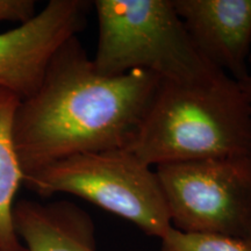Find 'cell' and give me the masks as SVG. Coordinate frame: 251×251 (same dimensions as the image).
Segmentation results:
<instances>
[{
	"label": "cell",
	"instance_id": "6da1fadb",
	"mask_svg": "<svg viewBox=\"0 0 251 251\" xmlns=\"http://www.w3.org/2000/svg\"><path fill=\"white\" fill-rule=\"evenodd\" d=\"M161 84L147 70L103 76L78 36L67 41L15 113L13 139L24 178L70 156L127 149Z\"/></svg>",
	"mask_w": 251,
	"mask_h": 251
},
{
	"label": "cell",
	"instance_id": "7a4b0ae2",
	"mask_svg": "<svg viewBox=\"0 0 251 251\" xmlns=\"http://www.w3.org/2000/svg\"><path fill=\"white\" fill-rule=\"evenodd\" d=\"M127 149L149 166L251 155V103L225 72L197 83L162 80Z\"/></svg>",
	"mask_w": 251,
	"mask_h": 251
},
{
	"label": "cell",
	"instance_id": "3957f363",
	"mask_svg": "<svg viewBox=\"0 0 251 251\" xmlns=\"http://www.w3.org/2000/svg\"><path fill=\"white\" fill-rule=\"evenodd\" d=\"M96 70L120 76L147 70L162 80L197 83L220 74L193 45L174 0H96Z\"/></svg>",
	"mask_w": 251,
	"mask_h": 251
},
{
	"label": "cell",
	"instance_id": "277c9868",
	"mask_svg": "<svg viewBox=\"0 0 251 251\" xmlns=\"http://www.w3.org/2000/svg\"><path fill=\"white\" fill-rule=\"evenodd\" d=\"M24 185L42 198H81L159 240L172 228L156 171L128 149L67 157L25 177Z\"/></svg>",
	"mask_w": 251,
	"mask_h": 251
},
{
	"label": "cell",
	"instance_id": "5b68a950",
	"mask_svg": "<svg viewBox=\"0 0 251 251\" xmlns=\"http://www.w3.org/2000/svg\"><path fill=\"white\" fill-rule=\"evenodd\" d=\"M172 227L251 246V155L156 166Z\"/></svg>",
	"mask_w": 251,
	"mask_h": 251
},
{
	"label": "cell",
	"instance_id": "8992f818",
	"mask_svg": "<svg viewBox=\"0 0 251 251\" xmlns=\"http://www.w3.org/2000/svg\"><path fill=\"white\" fill-rule=\"evenodd\" d=\"M93 2L50 0L35 17L0 33V89L21 101L36 92L58 49L87 25Z\"/></svg>",
	"mask_w": 251,
	"mask_h": 251
},
{
	"label": "cell",
	"instance_id": "52a82bcc",
	"mask_svg": "<svg viewBox=\"0 0 251 251\" xmlns=\"http://www.w3.org/2000/svg\"><path fill=\"white\" fill-rule=\"evenodd\" d=\"M193 45L238 83L249 75L251 0H174Z\"/></svg>",
	"mask_w": 251,
	"mask_h": 251
},
{
	"label": "cell",
	"instance_id": "ba28073f",
	"mask_svg": "<svg viewBox=\"0 0 251 251\" xmlns=\"http://www.w3.org/2000/svg\"><path fill=\"white\" fill-rule=\"evenodd\" d=\"M13 224L27 251H98L92 216L68 200L15 201Z\"/></svg>",
	"mask_w": 251,
	"mask_h": 251
},
{
	"label": "cell",
	"instance_id": "9c48e42d",
	"mask_svg": "<svg viewBox=\"0 0 251 251\" xmlns=\"http://www.w3.org/2000/svg\"><path fill=\"white\" fill-rule=\"evenodd\" d=\"M20 98L0 89V248L2 251H27L15 233L13 207L24 185V174L13 139L15 113Z\"/></svg>",
	"mask_w": 251,
	"mask_h": 251
},
{
	"label": "cell",
	"instance_id": "30bf717a",
	"mask_svg": "<svg viewBox=\"0 0 251 251\" xmlns=\"http://www.w3.org/2000/svg\"><path fill=\"white\" fill-rule=\"evenodd\" d=\"M161 251H251V246L216 235L183 233L172 227L161 240Z\"/></svg>",
	"mask_w": 251,
	"mask_h": 251
},
{
	"label": "cell",
	"instance_id": "8fae6325",
	"mask_svg": "<svg viewBox=\"0 0 251 251\" xmlns=\"http://www.w3.org/2000/svg\"><path fill=\"white\" fill-rule=\"evenodd\" d=\"M36 13L34 0H0V23L12 21L23 25L35 17Z\"/></svg>",
	"mask_w": 251,
	"mask_h": 251
},
{
	"label": "cell",
	"instance_id": "7c38bea8",
	"mask_svg": "<svg viewBox=\"0 0 251 251\" xmlns=\"http://www.w3.org/2000/svg\"><path fill=\"white\" fill-rule=\"evenodd\" d=\"M249 64H251V55L249 58ZM240 84L242 85L244 93H246L248 100H249V102L251 103V71H249V75H248L247 79L244 80L243 83H240Z\"/></svg>",
	"mask_w": 251,
	"mask_h": 251
},
{
	"label": "cell",
	"instance_id": "4fadbf2b",
	"mask_svg": "<svg viewBox=\"0 0 251 251\" xmlns=\"http://www.w3.org/2000/svg\"><path fill=\"white\" fill-rule=\"evenodd\" d=\"M0 251H2V250H1V248H0Z\"/></svg>",
	"mask_w": 251,
	"mask_h": 251
}]
</instances>
